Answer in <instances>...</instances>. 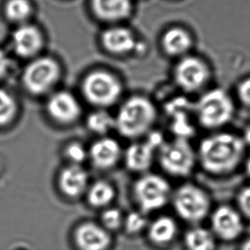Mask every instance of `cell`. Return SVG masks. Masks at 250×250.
Returning a JSON list of instances; mask_svg holds the SVG:
<instances>
[{
    "label": "cell",
    "instance_id": "1",
    "mask_svg": "<svg viewBox=\"0 0 250 250\" xmlns=\"http://www.w3.org/2000/svg\"><path fill=\"white\" fill-rule=\"evenodd\" d=\"M243 138L231 133H216L202 140L197 161L207 172L220 176L236 170L245 155Z\"/></svg>",
    "mask_w": 250,
    "mask_h": 250
},
{
    "label": "cell",
    "instance_id": "2",
    "mask_svg": "<svg viewBox=\"0 0 250 250\" xmlns=\"http://www.w3.org/2000/svg\"><path fill=\"white\" fill-rule=\"evenodd\" d=\"M156 116L151 101L146 98L133 97L119 109L115 118V128L125 138L137 139L150 132Z\"/></svg>",
    "mask_w": 250,
    "mask_h": 250
},
{
    "label": "cell",
    "instance_id": "3",
    "mask_svg": "<svg viewBox=\"0 0 250 250\" xmlns=\"http://www.w3.org/2000/svg\"><path fill=\"white\" fill-rule=\"evenodd\" d=\"M157 159L162 170L170 176L188 177L197 162V153L185 136H177L170 142H164Z\"/></svg>",
    "mask_w": 250,
    "mask_h": 250
},
{
    "label": "cell",
    "instance_id": "4",
    "mask_svg": "<svg viewBox=\"0 0 250 250\" xmlns=\"http://www.w3.org/2000/svg\"><path fill=\"white\" fill-rule=\"evenodd\" d=\"M171 202L180 219L196 225L211 212V199L202 188L194 184H184L172 193Z\"/></svg>",
    "mask_w": 250,
    "mask_h": 250
},
{
    "label": "cell",
    "instance_id": "5",
    "mask_svg": "<svg viewBox=\"0 0 250 250\" xmlns=\"http://www.w3.org/2000/svg\"><path fill=\"white\" fill-rule=\"evenodd\" d=\"M133 196L141 212L148 213L163 208L171 200L172 192L165 177L146 172L134 184Z\"/></svg>",
    "mask_w": 250,
    "mask_h": 250
},
{
    "label": "cell",
    "instance_id": "6",
    "mask_svg": "<svg viewBox=\"0 0 250 250\" xmlns=\"http://www.w3.org/2000/svg\"><path fill=\"white\" fill-rule=\"evenodd\" d=\"M234 105L225 91L212 90L204 94L197 103L198 121L206 129L220 128L230 121Z\"/></svg>",
    "mask_w": 250,
    "mask_h": 250
},
{
    "label": "cell",
    "instance_id": "7",
    "mask_svg": "<svg viewBox=\"0 0 250 250\" xmlns=\"http://www.w3.org/2000/svg\"><path fill=\"white\" fill-rule=\"evenodd\" d=\"M83 92L87 101L99 106H109L118 101L121 86L111 74L96 71L84 81Z\"/></svg>",
    "mask_w": 250,
    "mask_h": 250
},
{
    "label": "cell",
    "instance_id": "8",
    "mask_svg": "<svg viewBox=\"0 0 250 250\" xmlns=\"http://www.w3.org/2000/svg\"><path fill=\"white\" fill-rule=\"evenodd\" d=\"M164 143L160 132H149L146 141L135 143L128 146L125 153V165L129 170L146 173L152 167L156 152Z\"/></svg>",
    "mask_w": 250,
    "mask_h": 250
},
{
    "label": "cell",
    "instance_id": "9",
    "mask_svg": "<svg viewBox=\"0 0 250 250\" xmlns=\"http://www.w3.org/2000/svg\"><path fill=\"white\" fill-rule=\"evenodd\" d=\"M59 67L53 59L42 58L32 62L25 70L23 81L31 93L41 94L48 91L59 79Z\"/></svg>",
    "mask_w": 250,
    "mask_h": 250
},
{
    "label": "cell",
    "instance_id": "10",
    "mask_svg": "<svg viewBox=\"0 0 250 250\" xmlns=\"http://www.w3.org/2000/svg\"><path fill=\"white\" fill-rule=\"evenodd\" d=\"M211 230L219 239L231 242L243 232V216L238 210L229 206H220L210 216Z\"/></svg>",
    "mask_w": 250,
    "mask_h": 250
},
{
    "label": "cell",
    "instance_id": "11",
    "mask_svg": "<svg viewBox=\"0 0 250 250\" xmlns=\"http://www.w3.org/2000/svg\"><path fill=\"white\" fill-rule=\"evenodd\" d=\"M74 240L80 250H107L111 244L110 232L94 222H84L77 226Z\"/></svg>",
    "mask_w": 250,
    "mask_h": 250
},
{
    "label": "cell",
    "instance_id": "12",
    "mask_svg": "<svg viewBox=\"0 0 250 250\" xmlns=\"http://www.w3.org/2000/svg\"><path fill=\"white\" fill-rule=\"evenodd\" d=\"M208 77L205 64L193 57L181 61L176 69L177 83L187 91H194L202 87Z\"/></svg>",
    "mask_w": 250,
    "mask_h": 250
},
{
    "label": "cell",
    "instance_id": "13",
    "mask_svg": "<svg viewBox=\"0 0 250 250\" xmlns=\"http://www.w3.org/2000/svg\"><path fill=\"white\" fill-rule=\"evenodd\" d=\"M47 111L55 121L69 125L80 117L81 105L72 94L59 92L49 99Z\"/></svg>",
    "mask_w": 250,
    "mask_h": 250
},
{
    "label": "cell",
    "instance_id": "14",
    "mask_svg": "<svg viewBox=\"0 0 250 250\" xmlns=\"http://www.w3.org/2000/svg\"><path fill=\"white\" fill-rule=\"evenodd\" d=\"M88 153L94 167L99 169H110L115 167L120 160L121 146L117 140L104 137L92 145Z\"/></svg>",
    "mask_w": 250,
    "mask_h": 250
},
{
    "label": "cell",
    "instance_id": "15",
    "mask_svg": "<svg viewBox=\"0 0 250 250\" xmlns=\"http://www.w3.org/2000/svg\"><path fill=\"white\" fill-rule=\"evenodd\" d=\"M88 182L87 171L78 165L63 168L59 177L60 190L70 198H77L86 191Z\"/></svg>",
    "mask_w": 250,
    "mask_h": 250
},
{
    "label": "cell",
    "instance_id": "16",
    "mask_svg": "<svg viewBox=\"0 0 250 250\" xmlns=\"http://www.w3.org/2000/svg\"><path fill=\"white\" fill-rule=\"evenodd\" d=\"M12 44L18 55L30 57L37 53L42 47V36L37 28L23 25L14 32Z\"/></svg>",
    "mask_w": 250,
    "mask_h": 250
},
{
    "label": "cell",
    "instance_id": "17",
    "mask_svg": "<svg viewBox=\"0 0 250 250\" xmlns=\"http://www.w3.org/2000/svg\"><path fill=\"white\" fill-rule=\"evenodd\" d=\"M178 227L173 218L162 215L148 224L146 228L147 238L157 246L170 244L177 236Z\"/></svg>",
    "mask_w": 250,
    "mask_h": 250
},
{
    "label": "cell",
    "instance_id": "18",
    "mask_svg": "<svg viewBox=\"0 0 250 250\" xmlns=\"http://www.w3.org/2000/svg\"><path fill=\"white\" fill-rule=\"evenodd\" d=\"M93 9L99 18L117 21L126 18L130 12V0H92Z\"/></svg>",
    "mask_w": 250,
    "mask_h": 250
},
{
    "label": "cell",
    "instance_id": "19",
    "mask_svg": "<svg viewBox=\"0 0 250 250\" xmlns=\"http://www.w3.org/2000/svg\"><path fill=\"white\" fill-rule=\"evenodd\" d=\"M102 42L108 51L114 53H125L135 46L132 33L124 28H112L104 32Z\"/></svg>",
    "mask_w": 250,
    "mask_h": 250
},
{
    "label": "cell",
    "instance_id": "20",
    "mask_svg": "<svg viewBox=\"0 0 250 250\" xmlns=\"http://www.w3.org/2000/svg\"><path fill=\"white\" fill-rule=\"evenodd\" d=\"M184 246L187 250H215L216 236L211 229L193 226L185 232Z\"/></svg>",
    "mask_w": 250,
    "mask_h": 250
},
{
    "label": "cell",
    "instance_id": "21",
    "mask_svg": "<svg viewBox=\"0 0 250 250\" xmlns=\"http://www.w3.org/2000/svg\"><path fill=\"white\" fill-rule=\"evenodd\" d=\"M191 40L186 32L180 28H172L163 37V46L170 55H180L190 47Z\"/></svg>",
    "mask_w": 250,
    "mask_h": 250
},
{
    "label": "cell",
    "instance_id": "22",
    "mask_svg": "<svg viewBox=\"0 0 250 250\" xmlns=\"http://www.w3.org/2000/svg\"><path fill=\"white\" fill-rule=\"evenodd\" d=\"M115 198V189L106 181H97L87 190V201L94 208H104Z\"/></svg>",
    "mask_w": 250,
    "mask_h": 250
},
{
    "label": "cell",
    "instance_id": "23",
    "mask_svg": "<svg viewBox=\"0 0 250 250\" xmlns=\"http://www.w3.org/2000/svg\"><path fill=\"white\" fill-rule=\"evenodd\" d=\"M88 129L99 135H104L115 127V119L104 111H94L87 118Z\"/></svg>",
    "mask_w": 250,
    "mask_h": 250
},
{
    "label": "cell",
    "instance_id": "24",
    "mask_svg": "<svg viewBox=\"0 0 250 250\" xmlns=\"http://www.w3.org/2000/svg\"><path fill=\"white\" fill-rule=\"evenodd\" d=\"M17 103L8 92L0 89V126L7 125L17 114Z\"/></svg>",
    "mask_w": 250,
    "mask_h": 250
},
{
    "label": "cell",
    "instance_id": "25",
    "mask_svg": "<svg viewBox=\"0 0 250 250\" xmlns=\"http://www.w3.org/2000/svg\"><path fill=\"white\" fill-rule=\"evenodd\" d=\"M31 11L28 0H10L5 7L8 18L15 21H24L31 14Z\"/></svg>",
    "mask_w": 250,
    "mask_h": 250
},
{
    "label": "cell",
    "instance_id": "26",
    "mask_svg": "<svg viewBox=\"0 0 250 250\" xmlns=\"http://www.w3.org/2000/svg\"><path fill=\"white\" fill-rule=\"evenodd\" d=\"M147 222L145 213L143 212H131L126 216L124 220V227L129 235H136L147 228Z\"/></svg>",
    "mask_w": 250,
    "mask_h": 250
},
{
    "label": "cell",
    "instance_id": "27",
    "mask_svg": "<svg viewBox=\"0 0 250 250\" xmlns=\"http://www.w3.org/2000/svg\"><path fill=\"white\" fill-rule=\"evenodd\" d=\"M125 218L121 211L118 208H107L104 210L101 215V222L103 227L109 230H117L124 226Z\"/></svg>",
    "mask_w": 250,
    "mask_h": 250
},
{
    "label": "cell",
    "instance_id": "28",
    "mask_svg": "<svg viewBox=\"0 0 250 250\" xmlns=\"http://www.w3.org/2000/svg\"><path fill=\"white\" fill-rule=\"evenodd\" d=\"M65 154L72 165L80 166L87 159V151L83 144L79 143H71L67 146Z\"/></svg>",
    "mask_w": 250,
    "mask_h": 250
},
{
    "label": "cell",
    "instance_id": "29",
    "mask_svg": "<svg viewBox=\"0 0 250 250\" xmlns=\"http://www.w3.org/2000/svg\"><path fill=\"white\" fill-rule=\"evenodd\" d=\"M237 207L242 216L250 220V186L240 190L237 195Z\"/></svg>",
    "mask_w": 250,
    "mask_h": 250
},
{
    "label": "cell",
    "instance_id": "30",
    "mask_svg": "<svg viewBox=\"0 0 250 250\" xmlns=\"http://www.w3.org/2000/svg\"><path fill=\"white\" fill-rule=\"evenodd\" d=\"M239 97L244 104L250 106V78L244 81L239 87Z\"/></svg>",
    "mask_w": 250,
    "mask_h": 250
},
{
    "label": "cell",
    "instance_id": "31",
    "mask_svg": "<svg viewBox=\"0 0 250 250\" xmlns=\"http://www.w3.org/2000/svg\"><path fill=\"white\" fill-rule=\"evenodd\" d=\"M10 66V61L5 52L0 50V79L7 73L8 69Z\"/></svg>",
    "mask_w": 250,
    "mask_h": 250
},
{
    "label": "cell",
    "instance_id": "32",
    "mask_svg": "<svg viewBox=\"0 0 250 250\" xmlns=\"http://www.w3.org/2000/svg\"><path fill=\"white\" fill-rule=\"evenodd\" d=\"M243 139L245 144L250 145V126L249 128H247L246 130H245L244 137H243Z\"/></svg>",
    "mask_w": 250,
    "mask_h": 250
},
{
    "label": "cell",
    "instance_id": "33",
    "mask_svg": "<svg viewBox=\"0 0 250 250\" xmlns=\"http://www.w3.org/2000/svg\"><path fill=\"white\" fill-rule=\"evenodd\" d=\"M239 250H250V238H248L242 243Z\"/></svg>",
    "mask_w": 250,
    "mask_h": 250
},
{
    "label": "cell",
    "instance_id": "34",
    "mask_svg": "<svg viewBox=\"0 0 250 250\" xmlns=\"http://www.w3.org/2000/svg\"><path fill=\"white\" fill-rule=\"evenodd\" d=\"M246 170L247 173L250 177V156L248 158V160H247L246 162Z\"/></svg>",
    "mask_w": 250,
    "mask_h": 250
}]
</instances>
